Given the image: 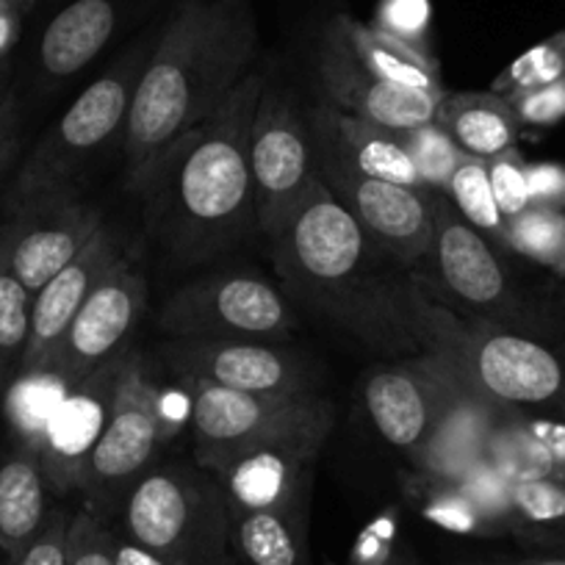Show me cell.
I'll return each instance as SVG.
<instances>
[{
	"instance_id": "7a4b0ae2",
	"label": "cell",
	"mask_w": 565,
	"mask_h": 565,
	"mask_svg": "<svg viewBox=\"0 0 565 565\" xmlns=\"http://www.w3.org/2000/svg\"><path fill=\"white\" fill-rule=\"evenodd\" d=\"M264 89V75L249 73L214 117L183 136L136 186L150 192L156 227L178 258L198 264L258 227L249 130Z\"/></svg>"
},
{
	"instance_id": "30bf717a",
	"label": "cell",
	"mask_w": 565,
	"mask_h": 565,
	"mask_svg": "<svg viewBox=\"0 0 565 565\" xmlns=\"http://www.w3.org/2000/svg\"><path fill=\"white\" fill-rule=\"evenodd\" d=\"M295 324V308L282 291L249 271H220L189 282L159 313V330L170 339L282 341Z\"/></svg>"
},
{
	"instance_id": "44dd1931",
	"label": "cell",
	"mask_w": 565,
	"mask_h": 565,
	"mask_svg": "<svg viewBox=\"0 0 565 565\" xmlns=\"http://www.w3.org/2000/svg\"><path fill=\"white\" fill-rule=\"evenodd\" d=\"M504 407H508L504 402L480 394L460 380L452 399L447 402L441 418L424 444L422 455L413 463L416 477L458 480L477 463H482Z\"/></svg>"
},
{
	"instance_id": "9a60e30c",
	"label": "cell",
	"mask_w": 565,
	"mask_h": 565,
	"mask_svg": "<svg viewBox=\"0 0 565 565\" xmlns=\"http://www.w3.org/2000/svg\"><path fill=\"white\" fill-rule=\"evenodd\" d=\"M458 385L460 374L452 366L424 352L413 361L374 369L363 399L380 436L402 449L413 466Z\"/></svg>"
},
{
	"instance_id": "8fae6325",
	"label": "cell",
	"mask_w": 565,
	"mask_h": 565,
	"mask_svg": "<svg viewBox=\"0 0 565 565\" xmlns=\"http://www.w3.org/2000/svg\"><path fill=\"white\" fill-rule=\"evenodd\" d=\"M249 175H253L255 222L275 238L295 216L317 181L311 130L297 117L282 92L266 86L249 130Z\"/></svg>"
},
{
	"instance_id": "f35d334b",
	"label": "cell",
	"mask_w": 565,
	"mask_h": 565,
	"mask_svg": "<svg viewBox=\"0 0 565 565\" xmlns=\"http://www.w3.org/2000/svg\"><path fill=\"white\" fill-rule=\"evenodd\" d=\"M508 100L510 106H513L515 117L521 119V125H530V128H548V125L565 119V78L546 86H537V89L510 95Z\"/></svg>"
},
{
	"instance_id": "d590c367",
	"label": "cell",
	"mask_w": 565,
	"mask_h": 565,
	"mask_svg": "<svg viewBox=\"0 0 565 565\" xmlns=\"http://www.w3.org/2000/svg\"><path fill=\"white\" fill-rule=\"evenodd\" d=\"M565 78V47L559 36H548L537 47L526 51L524 56L515 58L497 81H493V92L497 95H519V92L537 89V86L554 84V81Z\"/></svg>"
},
{
	"instance_id": "f1b7e54d",
	"label": "cell",
	"mask_w": 565,
	"mask_h": 565,
	"mask_svg": "<svg viewBox=\"0 0 565 565\" xmlns=\"http://www.w3.org/2000/svg\"><path fill=\"white\" fill-rule=\"evenodd\" d=\"M411 497L418 513L441 530L471 537L508 535L502 521L477 499V493L463 480H427L413 477Z\"/></svg>"
},
{
	"instance_id": "d6a6232c",
	"label": "cell",
	"mask_w": 565,
	"mask_h": 565,
	"mask_svg": "<svg viewBox=\"0 0 565 565\" xmlns=\"http://www.w3.org/2000/svg\"><path fill=\"white\" fill-rule=\"evenodd\" d=\"M508 242L510 253L565 277V209L530 205L508 220Z\"/></svg>"
},
{
	"instance_id": "7402d4cb",
	"label": "cell",
	"mask_w": 565,
	"mask_h": 565,
	"mask_svg": "<svg viewBox=\"0 0 565 565\" xmlns=\"http://www.w3.org/2000/svg\"><path fill=\"white\" fill-rule=\"evenodd\" d=\"M308 130H311L313 150L319 156H328L361 175L380 178L396 186L424 189L416 167L407 159L391 128H380V125L341 111L333 103H322L313 111Z\"/></svg>"
},
{
	"instance_id": "60d3db41",
	"label": "cell",
	"mask_w": 565,
	"mask_h": 565,
	"mask_svg": "<svg viewBox=\"0 0 565 565\" xmlns=\"http://www.w3.org/2000/svg\"><path fill=\"white\" fill-rule=\"evenodd\" d=\"M374 25L424 51L422 40L430 25V3L427 0H383Z\"/></svg>"
},
{
	"instance_id": "ac0fdd59",
	"label": "cell",
	"mask_w": 565,
	"mask_h": 565,
	"mask_svg": "<svg viewBox=\"0 0 565 565\" xmlns=\"http://www.w3.org/2000/svg\"><path fill=\"white\" fill-rule=\"evenodd\" d=\"M319 73L335 108L361 117L380 128H418L436 122L444 92H418L377 78L355 56L350 40L341 31L339 18L328 23L319 45Z\"/></svg>"
},
{
	"instance_id": "e575fe53",
	"label": "cell",
	"mask_w": 565,
	"mask_h": 565,
	"mask_svg": "<svg viewBox=\"0 0 565 565\" xmlns=\"http://www.w3.org/2000/svg\"><path fill=\"white\" fill-rule=\"evenodd\" d=\"M31 302L23 282L9 269L7 255L0 258V361L18 358L23 363L31 335Z\"/></svg>"
},
{
	"instance_id": "83f0119b",
	"label": "cell",
	"mask_w": 565,
	"mask_h": 565,
	"mask_svg": "<svg viewBox=\"0 0 565 565\" xmlns=\"http://www.w3.org/2000/svg\"><path fill=\"white\" fill-rule=\"evenodd\" d=\"M335 18H339L341 31L350 40L355 56L377 78L405 86V89L444 92L438 64L427 56V51L377 29V25H366L355 18H347V14H335Z\"/></svg>"
},
{
	"instance_id": "836d02e7",
	"label": "cell",
	"mask_w": 565,
	"mask_h": 565,
	"mask_svg": "<svg viewBox=\"0 0 565 565\" xmlns=\"http://www.w3.org/2000/svg\"><path fill=\"white\" fill-rule=\"evenodd\" d=\"M396 141L407 153V159L416 167L418 178H422L424 189L430 192L447 194L452 172L458 170L460 161L466 159L463 150L455 145L452 136L441 128L438 122L418 125V128H391Z\"/></svg>"
},
{
	"instance_id": "484cf974",
	"label": "cell",
	"mask_w": 565,
	"mask_h": 565,
	"mask_svg": "<svg viewBox=\"0 0 565 565\" xmlns=\"http://www.w3.org/2000/svg\"><path fill=\"white\" fill-rule=\"evenodd\" d=\"M227 537L242 565H311L308 508L227 513Z\"/></svg>"
},
{
	"instance_id": "277c9868",
	"label": "cell",
	"mask_w": 565,
	"mask_h": 565,
	"mask_svg": "<svg viewBox=\"0 0 565 565\" xmlns=\"http://www.w3.org/2000/svg\"><path fill=\"white\" fill-rule=\"evenodd\" d=\"M122 535L170 565H238L220 482L194 466H153L122 499Z\"/></svg>"
},
{
	"instance_id": "bcb514c9",
	"label": "cell",
	"mask_w": 565,
	"mask_h": 565,
	"mask_svg": "<svg viewBox=\"0 0 565 565\" xmlns=\"http://www.w3.org/2000/svg\"><path fill=\"white\" fill-rule=\"evenodd\" d=\"M458 565H565V557H521V559H480Z\"/></svg>"
},
{
	"instance_id": "d6986e66",
	"label": "cell",
	"mask_w": 565,
	"mask_h": 565,
	"mask_svg": "<svg viewBox=\"0 0 565 565\" xmlns=\"http://www.w3.org/2000/svg\"><path fill=\"white\" fill-rule=\"evenodd\" d=\"M128 253L117 233L103 225L89 244L64 266L58 275L42 286L31 302V335L20 369H51L56 363L58 347L73 324L75 313L84 306L106 271Z\"/></svg>"
},
{
	"instance_id": "f546056e",
	"label": "cell",
	"mask_w": 565,
	"mask_h": 565,
	"mask_svg": "<svg viewBox=\"0 0 565 565\" xmlns=\"http://www.w3.org/2000/svg\"><path fill=\"white\" fill-rule=\"evenodd\" d=\"M70 385L73 383L56 366H51L23 372L14 380L12 388L7 391V405H3L7 407V418L20 441H23L25 452L40 455L47 424L56 416Z\"/></svg>"
},
{
	"instance_id": "ee69618b",
	"label": "cell",
	"mask_w": 565,
	"mask_h": 565,
	"mask_svg": "<svg viewBox=\"0 0 565 565\" xmlns=\"http://www.w3.org/2000/svg\"><path fill=\"white\" fill-rule=\"evenodd\" d=\"M34 0H0V58L12 51L14 40L23 25V14L29 12Z\"/></svg>"
},
{
	"instance_id": "3957f363",
	"label": "cell",
	"mask_w": 565,
	"mask_h": 565,
	"mask_svg": "<svg viewBox=\"0 0 565 565\" xmlns=\"http://www.w3.org/2000/svg\"><path fill=\"white\" fill-rule=\"evenodd\" d=\"M399 330L441 358L469 388L515 407L565 413V355L548 341L499 324H463L407 280L380 297Z\"/></svg>"
},
{
	"instance_id": "ab89813d",
	"label": "cell",
	"mask_w": 565,
	"mask_h": 565,
	"mask_svg": "<svg viewBox=\"0 0 565 565\" xmlns=\"http://www.w3.org/2000/svg\"><path fill=\"white\" fill-rule=\"evenodd\" d=\"M73 513L64 508H56L47 513V521L36 532L34 541L25 546L14 565H67V537Z\"/></svg>"
},
{
	"instance_id": "ffe728a7",
	"label": "cell",
	"mask_w": 565,
	"mask_h": 565,
	"mask_svg": "<svg viewBox=\"0 0 565 565\" xmlns=\"http://www.w3.org/2000/svg\"><path fill=\"white\" fill-rule=\"evenodd\" d=\"M45 200H51V211H45V216H40L34 225L20 231L7 247L9 269L29 289L31 297L53 275H58L106 225L92 205L67 198V192Z\"/></svg>"
},
{
	"instance_id": "8992f818",
	"label": "cell",
	"mask_w": 565,
	"mask_h": 565,
	"mask_svg": "<svg viewBox=\"0 0 565 565\" xmlns=\"http://www.w3.org/2000/svg\"><path fill=\"white\" fill-rule=\"evenodd\" d=\"M161 25L164 23L141 34L125 56H119L95 84L75 97L56 128L45 136L34 161L25 167L20 183L25 198L45 200L64 194L92 156L103 153L119 134L125 136L136 84L153 56Z\"/></svg>"
},
{
	"instance_id": "74e56055",
	"label": "cell",
	"mask_w": 565,
	"mask_h": 565,
	"mask_svg": "<svg viewBox=\"0 0 565 565\" xmlns=\"http://www.w3.org/2000/svg\"><path fill=\"white\" fill-rule=\"evenodd\" d=\"M488 178H491L493 198H497L504 220H513L521 211L530 209L532 200L530 181H526V161L519 148H510L488 159Z\"/></svg>"
},
{
	"instance_id": "4dcf8cb0",
	"label": "cell",
	"mask_w": 565,
	"mask_h": 565,
	"mask_svg": "<svg viewBox=\"0 0 565 565\" xmlns=\"http://www.w3.org/2000/svg\"><path fill=\"white\" fill-rule=\"evenodd\" d=\"M510 535L532 546L565 548V480L510 482Z\"/></svg>"
},
{
	"instance_id": "d4e9b609",
	"label": "cell",
	"mask_w": 565,
	"mask_h": 565,
	"mask_svg": "<svg viewBox=\"0 0 565 565\" xmlns=\"http://www.w3.org/2000/svg\"><path fill=\"white\" fill-rule=\"evenodd\" d=\"M436 122L466 156L482 161L515 148L524 128L508 97L497 92H444Z\"/></svg>"
},
{
	"instance_id": "b9f144b4",
	"label": "cell",
	"mask_w": 565,
	"mask_h": 565,
	"mask_svg": "<svg viewBox=\"0 0 565 565\" xmlns=\"http://www.w3.org/2000/svg\"><path fill=\"white\" fill-rule=\"evenodd\" d=\"M399 532H396V515H383L358 535L355 546L350 548L347 565H391L402 552Z\"/></svg>"
},
{
	"instance_id": "4316f807",
	"label": "cell",
	"mask_w": 565,
	"mask_h": 565,
	"mask_svg": "<svg viewBox=\"0 0 565 565\" xmlns=\"http://www.w3.org/2000/svg\"><path fill=\"white\" fill-rule=\"evenodd\" d=\"M47 480L40 458L20 452L0 466V552L18 563L47 521Z\"/></svg>"
},
{
	"instance_id": "ba28073f",
	"label": "cell",
	"mask_w": 565,
	"mask_h": 565,
	"mask_svg": "<svg viewBox=\"0 0 565 565\" xmlns=\"http://www.w3.org/2000/svg\"><path fill=\"white\" fill-rule=\"evenodd\" d=\"M164 391L159 388L145 355L130 347L117 383L111 416L92 452L84 477L86 502L106 515V504L128 497L141 475L156 466V452L170 436Z\"/></svg>"
},
{
	"instance_id": "7bdbcfd3",
	"label": "cell",
	"mask_w": 565,
	"mask_h": 565,
	"mask_svg": "<svg viewBox=\"0 0 565 565\" xmlns=\"http://www.w3.org/2000/svg\"><path fill=\"white\" fill-rule=\"evenodd\" d=\"M526 181H530L532 205H552L565 209V167L559 164H526Z\"/></svg>"
},
{
	"instance_id": "cb8c5ba5",
	"label": "cell",
	"mask_w": 565,
	"mask_h": 565,
	"mask_svg": "<svg viewBox=\"0 0 565 565\" xmlns=\"http://www.w3.org/2000/svg\"><path fill=\"white\" fill-rule=\"evenodd\" d=\"M114 0H73L47 23L40 42V62L51 78H73L89 67L117 31Z\"/></svg>"
},
{
	"instance_id": "5bb4252c",
	"label": "cell",
	"mask_w": 565,
	"mask_h": 565,
	"mask_svg": "<svg viewBox=\"0 0 565 565\" xmlns=\"http://www.w3.org/2000/svg\"><path fill=\"white\" fill-rule=\"evenodd\" d=\"M317 175L341 205L355 216L369 242L399 264H416L433 249V216L422 189L396 186L380 178L361 175L339 161L319 156Z\"/></svg>"
},
{
	"instance_id": "7dc6e473",
	"label": "cell",
	"mask_w": 565,
	"mask_h": 565,
	"mask_svg": "<svg viewBox=\"0 0 565 565\" xmlns=\"http://www.w3.org/2000/svg\"><path fill=\"white\" fill-rule=\"evenodd\" d=\"M391 565H416V559L411 557V552H407V548H402L399 557H396L394 563H391Z\"/></svg>"
},
{
	"instance_id": "1f68e13d",
	"label": "cell",
	"mask_w": 565,
	"mask_h": 565,
	"mask_svg": "<svg viewBox=\"0 0 565 565\" xmlns=\"http://www.w3.org/2000/svg\"><path fill=\"white\" fill-rule=\"evenodd\" d=\"M447 198L452 200L455 209L460 211L466 222L475 231H480L488 238L499 255L510 253L508 242V220L493 198L491 178H488V161L466 156L458 170L452 172V181L447 186Z\"/></svg>"
},
{
	"instance_id": "6da1fadb",
	"label": "cell",
	"mask_w": 565,
	"mask_h": 565,
	"mask_svg": "<svg viewBox=\"0 0 565 565\" xmlns=\"http://www.w3.org/2000/svg\"><path fill=\"white\" fill-rule=\"evenodd\" d=\"M258 20L249 0H181L161 25L148 67L136 84L122 136L130 186L253 73Z\"/></svg>"
},
{
	"instance_id": "603a6c76",
	"label": "cell",
	"mask_w": 565,
	"mask_h": 565,
	"mask_svg": "<svg viewBox=\"0 0 565 565\" xmlns=\"http://www.w3.org/2000/svg\"><path fill=\"white\" fill-rule=\"evenodd\" d=\"M486 460L510 482L565 480V422L508 405L499 416Z\"/></svg>"
},
{
	"instance_id": "7c38bea8",
	"label": "cell",
	"mask_w": 565,
	"mask_h": 565,
	"mask_svg": "<svg viewBox=\"0 0 565 565\" xmlns=\"http://www.w3.org/2000/svg\"><path fill=\"white\" fill-rule=\"evenodd\" d=\"M181 391L189 405L186 424L194 444V463L211 475H220L236 455L280 424L302 416L319 396L247 394L194 377H183Z\"/></svg>"
},
{
	"instance_id": "5b68a950",
	"label": "cell",
	"mask_w": 565,
	"mask_h": 565,
	"mask_svg": "<svg viewBox=\"0 0 565 565\" xmlns=\"http://www.w3.org/2000/svg\"><path fill=\"white\" fill-rule=\"evenodd\" d=\"M422 194L433 216L430 253L447 289L499 328L541 341L565 339V302L524 295L504 269L502 255L460 216L447 194L430 189H422Z\"/></svg>"
},
{
	"instance_id": "4fadbf2b",
	"label": "cell",
	"mask_w": 565,
	"mask_h": 565,
	"mask_svg": "<svg viewBox=\"0 0 565 565\" xmlns=\"http://www.w3.org/2000/svg\"><path fill=\"white\" fill-rule=\"evenodd\" d=\"M178 380H209L247 394H313L306 361L289 347L253 339H167L159 347Z\"/></svg>"
},
{
	"instance_id": "9c48e42d",
	"label": "cell",
	"mask_w": 565,
	"mask_h": 565,
	"mask_svg": "<svg viewBox=\"0 0 565 565\" xmlns=\"http://www.w3.org/2000/svg\"><path fill=\"white\" fill-rule=\"evenodd\" d=\"M271 244L280 275L297 291L322 300L350 297L372 247L355 216L335 200L319 175Z\"/></svg>"
},
{
	"instance_id": "c3c4849f",
	"label": "cell",
	"mask_w": 565,
	"mask_h": 565,
	"mask_svg": "<svg viewBox=\"0 0 565 565\" xmlns=\"http://www.w3.org/2000/svg\"><path fill=\"white\" fill-rule=\"evenodd\" d=\"M557 36H559V42H563V47H565V29H563V31H559V34H557Z\"/></svg>"
},
{
	"instance_id": "f6af8a7d",
	"label": "cell",
	"mask_w": 565,
	"mask_h": 565,
	"mask_svg": "<svg viewBox=\"0 0 565 565\" xmlns=\"http://www.w3.org/2000/svg\"><path fill=\"white\" fill-rule=\"evenodd\" d=\"M114 559H117V565H170L164 557L134 543L119 530H114Z\"/></svg>"
},
{
	"instance_id": "2e32d148",
	"label": "cell",
	"mask_w": 565,
	"mask_h": 565,
	"mask_svg": "<svg viewBox=\"0 0 565 565\" xmlns=\"http://www.w3.org/2000/svg\"><path fill=\"white\" fill-rule=\"evenodd\" d=\"M148 311V280L134 255L125 253L97 282L75 313L53 366L78 383L114 355L128 350L130 335Z\"/></svg>"
},
{
	"instance_id": "e0dca14e",
	"label": "cell",
	"mask_w": 565,
	"mask_h": 565,
	"mask_svg": "<svg viewBox=\"0 0 565 565\" xmlns=\"http://www.w3.org/2000/svg\"><path fill=\"white\" fill-rule=\"evenodd\" d=\"M128 352L130 347L103 363L100 369L86 374L84 380L70 385L56 416L47 424L45 441H42L36 458L45 471L47 486L56 493L84 488L86 466H89L92 452L106 430L108 416H111L119 374L128 361Z\"/></svg>"
},
{
	"instance_id": "8d00e7d4",
	"label": "cell",
	"mask_w": 565,
	"mask_h": 565,
	"mask_svg": "<svg viewBox=\"0 0 565 565\" xmlns=\"http://www.w3.org/2000/svg\"><path fill=\"white\" fill-rule=\"evenodd\" d=\"M67 565H117L114 559V530L95 504L84 502L70 521Z\"/></svg>"
},
{
	"instance_id": "52a82bcc",
	"label": "cell",
	"mask_w": 565,
	"mask_h": 565,
	"mask_svg": "<svg viewBox=\"0 0 565 565\" xmlns=\"http://www.w3.org/2000/svg\"><path fill=\"white\" fill-rule=\"evenodd\" d=\"M335 422L333 402L317 396L302 416L280 424L220 471L227 513L297 510L311 499L313 466Z\"/></svg>"
}]
</instances>
